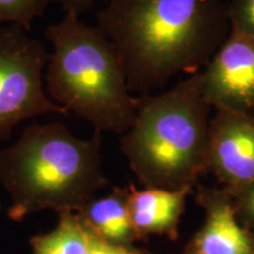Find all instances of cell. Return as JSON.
I'll return each instance as SVG.
<instances>
[{"label": "cell", "mask_w": 254, "mask_h": 254, "mask_svg": "<svg viewBox=\"0 0 254 254\" xmlns=\"http://www.w3.org/2000/svg\"><path fill=\"white\" fill-rule=\"evenodd\" d=\"M97 19L129 91L142 95L180 73L200 72L231 32L219 0H110Z\"/></svg>", "instance_id": "obj_1"}, {"label": "cell", "mask_w": 254, "mask_h": 254, "mask_svg": "<svg viewBox=\"0 0 254 254\" xmlns=\"http://www.w3.org/2000/svg\"><path fill=\"white\" fill-rule=\"evenodd\" d=\"M100 134L80 139L59 122L33 123L0 150V184L12 200L8 217L21 221L43 209L78 212L94 199L107 185Z\"/></svg>", "instance_id": "obj_2"}, {"label": "cell", "mask_w": 254, "mask_h": 254, "mask_svg": "<svg viewBox=\"0 0 254 254\" xmlns=\"http://www.w3.org/2000/svg\"><path fill=\"white\" fill-rule=\"evenodd\" d=\"M200 72L139 98L120 150L145 189H192L209 170V122Z\"/></svg>", "instance_id": "obj_3"}, {"label": "cell", "mask_w": 254, "mask_h": 254, "mask_svg": "<svg viewBox=\"0 0 254 254\" xmlns=\"http://www.w3.org/2000/svg\"><path fill=\"white\" fill-rule=\"evenodd\" d=\"M45 36L53 47L45 75L51 100L90 122L97 132L128 131L139 98L132 97L119 57L100 28L66 13Z\"/></svg>", "instance_id": "obj_4"}, {"label": "cell", "mask_w": 254, "mask_h": 254, "mask_svg": "<svg viewBox=\"0 0 254 254\" xmlns=\"http://www.w3.org/2000/svg\"><path fill=\"white\" fill-rule=\"evenodd\" d=\"M14 24L0 26V142L21 122L68 112L46 95L43 72L50 53L40 40Z\"/></svg>", "instance_id": "obj_5"}, {"label": "cell", "mask_w": 254, "mask_h": 254, "mask_svg": "<svg viewBox=\"0 0 254 254\" xmlns=\"http://www.w3.org/2000/svg\"><path fill=\"white\" fill-rule=\"evenodd\" d=\"M200 77L212 107L253 113L254 39L231 31Z\"/></svg>", "instance_id": "obj_6"}, {"label": "cell", "mask_w": 254, "mask_h": 254, "mask_svg": "<svg viewBox=\"0 0 254 254\" xmlns=\"http://www.w3.org/2000/svg\"><path fill=\"white\" fill-rule=\"evenodd\" d=\"M209 170L226 190L254 182V114L215 109L209 122Z\"/></svg>", "instance_id": "obj_7"}, {"label": "cell", "mask_w": 254, "mask_h": 254, "mask_svg": "<svg viewBox=\"0 0 254 254\" xmlns=\"http://www.w3.org/2000/svg\"><path fill=\"white\" fill-rule=\"evenodd\" d=\"M198 202L206 212L204 227L192 246L193 254H254V236L238 220L226 190L201 189Z\"/></svg>", "instance_id": "obj_8"}, {"label": "cell", "mask_w": 254, "mask_h": 254, "mask_svg": "<svg viewBox=\"0 0 254 254\" xmlns=\"http://www.w3.org/2000/svg\"><path fill=\"white\" fill-rule=\"evenodd\" d=\"M192 189L136 190L129 186L128 207L138 239L150 234L177 237L178 224L185 207V199Z\"/></svg>", "instance_id": "obj_9"}, {"label": "cell", "mask_w": 254, "mask_h": 254, "mask_svg": "<svg viewBox=\"0 0 254 254\" xmlns=\"http://www.w3.org/2000/svg\"><path fill=\"white\" fill-rule=\"evenodd\" d=\"M129 187H114L109 195L92 199L75 213L92 234L106 243L131 246L138 239L128 207Z\"/></svg>", "instance_id": "obj_10"}, {"label": "cell", "mask_w": 254, "mask_h": 254, "mask_svg": "<svg viewBox=\"0 0 254 254\" xmlns=\"http://www.w3.org/2000/svg\"><path fill=\"white\" fill-rule=\"evenodd\" d=\"M52 232L31 239L33 254H90L92 234L75 212H59Z\"/></svg>", "instance_id": "obj_11"}, {"label": "cell", "mask_w": 254, "mask_h": 254, "mask_svg": "<svg viewBox=\"0 0 254 254\" xmlns=\"http://www.w3.org/2000/svg\"><path fill=\"white\" fill-rule=\"evenodd\" d=\"M49 0H0V26L14 24L31 30L32 21L44 14Z\"/></svg>", "instance_id": "obj_12"}, {"label": "cell", "mask_w": 254, "mask_h": 254, "mask_svg": "<svg viewBox=\"0 0 254 254\" xmlns=\"http://www.w3.org/2000/svg\"><path fill=\"white\" fill-rule=\"evenodd\" d=\"M227 9L231 31L254 39V0H232Z\"/></svg>", "instance_id": "obj_13"}, {"label": "cell", "mask_w": 254, "mask_h": 254, "mask_svg": "<svg viewBox=\"0 0 254 254\" xmlns=\"http://www.w3.org/2000/svg\"><path fill=\"white\" fill-rule=\"evenodd\" d=\"M226 190L233 200L238 220L254 236V182L240 189Z\"/></svg>", "instance_id": "obj_14"}, {"label": "cell", "mask_w": 254, "mask_h": 254, "mask_svg": "<svg viewBox=\"0 0 254 254\" xmlns=\"http://www.w3.org/2000/svg\"><path fill=\"white\" fill-rule=\"evenodd\" d=\"M92 234V233H91ZM90 254H145L131 246H119L106 243L94 234H92V245Z\"/></svg>", "instance_id": "obj_15"}, {"label": "cell", "mask_w": 254, "mask_h": 254, "mask_svg": "<svg viewBox=\"0 0 254 254\" xmlns=\"http://www.w3.org/2000/svg\"><path fill=\"white\" fill-rule=\"evenodd\" d=\"M55 1L65 9L66 13H74L77 15L90 9L93 4V0H55Z\"/></svg>", "instance_id": "obj_16"}, {"label": "cell", "mask_w": 254, "mask_h": 254, "mask_svg": "<svg viewBox=\"0 0 254 254\" xmlns=\"http://www.w3.org/2000/svg\"><path fill=\"white\" fill-rule=\"evenodd\" d=\"M1 208H2V204H1V201H0V212H1Z\"/></svg>", "instance_id": "obj_17"}, {"label": "cell", "mask_w": 254, "mask_h": 254, "mask_svg": "<svg viewBox=\"0 0 254 254\" xmlns=\"http://www.w3.org/2000/svg\"><path fill=\"white\" fill-rule=\"evenodd\" d=\"M186 254H193V253H190V252H189V253H186Z\"/></svg>", "instance_id": "obj_18"}, {"label": "cell", "mask_w": 254, "mask_h": 254, "mask_svg": "<svg viewBox=\"0 0 254 254\" xmlns=\"http://www.w3.org/2000/svg\"><path fill=\"white\" fill-rule=\"evenodd\" d=\"M253 114H254V111H253Z\"/></svg>", "instance_id": "obj_19"}]
</instances>
